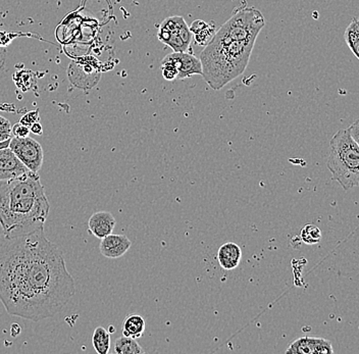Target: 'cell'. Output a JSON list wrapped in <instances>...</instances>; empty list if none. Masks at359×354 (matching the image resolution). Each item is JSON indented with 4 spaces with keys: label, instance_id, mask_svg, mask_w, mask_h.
<instances>
[{
    "label": "cell",
    "instance_id": "cell-1",
    "mask_svg": "<svg viewBox=\"0 0 359 354\" xmlns=\"http://www.w3.org/2000/svg\"><path fill=\"white\" fill-rule=\"evenodd\" d=\"M75 294L64 254L44 230L0 237V301L8 313L39 322L57 315Z\"/></svg>",
    "mask_w": 359,
    "mask_h": 354
},
{
    "label": "cell",
    "instance_id": "cell-2",
    "mask_svg": "<svg viewBox=\"0 0 359 354\" xmlns=\"http://www.w3.org/2000/svg\"><path fill=\"white\" fill-rule=\"evenodd\" d=\"M50 205L37 172L0 180V227L6 237L44 230Z\"/></svg>",
    "mask_w": 359,
    "mask_h": 354
},
{
    "label": "cell",
    "instance_id": "cell-3",
    "mask_svg": "<svg viewBox=\"0 0 359 354\" xmlns=\"http://www.w3.org/2000/svg\"><path fill=\"white\" fill-rule=\"evenodd\" d=\"M255 41L257 38H249L224 43L213 36L199 58L202 77L213 90L224 88L245 72Z\"/></svg>",
    "mask_w": 359,
    "mask_h": 354
},
{
    "label": "cell",
    "instance_id": "cell-4",
    "mask_svg": "<svg viewBox=\"0 0 359 354\" xmlns=\"http://www.w3.org/2000/svg\"><path fill=\"white\" fill-rule=\"evenodd\" d=\"M327 167L345 191L359 185V147L349 129L337 132L330 141Z\"/></svg>",
    "mask_w": 359,
    "mask_h": 354
},
{
    "label": "cell",
    "instance_id": "cell-5",
    "mask_svg": "<svg viewBox=\"0 0 359 354\" xmlns=\"http://www.w3.org/2000/svg\"><path fill=\"white\" fill-rule=\"evenodd\" d=\"M10 149L24 163L29 171L37 172L43 165V149L39 142L31 137H11Z\"/></svg>",
    "mask_w": 359,
    "mask_h": 354
},
{
    "label": "cell",
    "instance_id": "cell-6",
    "mask_svg": "<svg viewBox=\"0 0 359 354\" xmlns=\"http://www.w3.org/2000/svg\"><path fill=\"white\" fill-rule=\"evenodd\" d=\"M292 354H332L334 353L331 341L322 337L304 336L294 340L285 351Z\"/></svg>",
    "mask_w": 359,
    "mask_h": 354
},
{
    "label": "cell",
    "instance_id": "cell-7",
    "mask_svg": "<svg viewBox=\"0 0 359 354\" xmlns=\"http://www.w3.org/2000/svg\"><path fill=\"white\" fill-rule=\"evenodd\" d=\"M29 172L10 147L0 150V180L19 178Z\"/></svg>",
    "mask_w": 359,
    "mask_h": 354
},
{
    "label": "cell",
    "instance_id": "cell-8",
    "mask_svg": "<svg viewBox=\"0 0 359 354\" xmlns=\"http://www.w3.org/2000/svg\"><path fill=\"white\" fill-rule=\"evenodd\" d=\"M132 242L125 235L109 234L101 239L100 250L107 259H120L129 252Z\"/></svg>",
    "mask_w": 359,
    "mask_h": 354
},
{
    "label": "cell",
    "instance_id": "cell-9",
    "mask_svg": "<svg viewBox=\"0 0 359 354\" xmlns=\"http://www.w3.org/2000/svg\"><path fill=\"white\" fill-rule=\"evenodd\" d=\"M175 64L178 69V79L183 80L192 77L194 75L202 76V66L201 60L192 53H172Z\"/></svg>",
    "mask_w": 359,
    "mask_h": 354
},
{
    "label": "cell",
    "instance_id": "cell-10",
    "mask_svg": "<svg viewBox=\"0 0 359 354\" xmlns=\"http://www.w3.org/2000/svg\"><path fill=\"white\" fill-rule=\"evenodd\" d=\"M116 224V219L111 212H94L88 221V231L90 234L93 235L96 238L102 239L107 235L111 234Z\"/></svg>",
    "mask_w": 359,
    "mask_h": 354
},
{
    "label": "cell",
    "instance_id": "cell-11",
    "mask_svg": "<svg viewBox=\"0 0 359 354\" xmlns=\"http://www.w3.org/2000/svg\"><path fill=\"white\" fill-rule=\"evenodd\" d=\"M242 250L234 242L224 243L217 252V261L224 270L232 271L241 263Z\"/></svg>",
    "mask_w": 359,
    "mask_h": 354
},
{
    "label": "cell",
    "instance_id": "cell-12",
    "mask_svg": "<svg viewBox=\"0 0 359 354\" xmlns=\"http://www.w3.org/2000/svg\"><path fill=\"white\" fill-rule=\"evenodd\" d=\"M191 33L194 36L195 41L198 46H206L215 36V26L212 23H206L202 20H196L189 27Z\"/></svg>",
    "mask_w": 359,
    "mask_h": 354
},
{
    "label": "cell",
    "instance_id": "cell-13",
    "mask_svg": "<svg viewBox=\"0 0 359 354\" xmlns=\"http://www.w3.org/2000/svg\"><path fill=\"white\" fill-rule=\"evenodd\" d=\"M145 320L141 315H129L123 322V335L126 337L133 338V339H138L142 337L145 332Z\"/></svg>",
    "mask_w": 359,
    "mask_h": 354
},
{
    "label": "cell",
    "instance_id": "cell-14",
    "mask_svg": "<svg viewBox=\"0 0 359 354\" xmlns=\"http://www.w3.org/2000/svg\"><path fill=\"white\" fill-rule=\"evenodd\" d=\"M92 344L98 354L109 353L111 350V333L103 327H97L92 335Z\"/></svg>",
    "mask_w": 359,
    "mask_h": 354
},
{
    "label": "cell",
    "instance_id": "cell-15",
    "mask_svg": "<svg viewBox=\"0 0 359 354\" xmlns=\"http://www.w3.org/2000/svg\"><path fill=\"white\" fill-rule=\"evenodd\" d=\"M114 353L116 354H141L144 353L145 351L136 341V339L123 335L114 342Z\"/></svg>",
    "mask_w": 359,
    "mask_h": 354
},
{
    "label": "cell",
    "instance_id": "cell-16",
    "mask_svg": "<svg viewBox=\"0 0 359 354\" xmlns=\"http://www.w3.org/2000/svg\"><path fill=\"white\" fill-rule=\"evenodd\" d=\"M344 39L354 57L359 58V24L356 18H354L347 27L344 33Z\"/></svg>",
    "mask_w": 359,
    "mask_h": 354
},
{
    "label": "cell",
    "instance_id": "cell-17",
    "mask_svg": "<svg viewBox=\"0 0 359 354\" xmlns=\"http://www.w3.org/2000/svg\"><path fill=\"white\" fill-rule=\"evenodd\" d=\"M302 240L309 245L320 243L322 240V232H320V228L311 225V224L305 226L302 230Z\"/></svg>",
    "mask_w": 359,
    "mask_h": 354
},
{
    "label": "cell",
    "instance_id": "cell-18",
    "mask_svg": "<svg viewBox=\"0 0 359 354\" xmlns=\"http://www.w3.org/2000/svg\"><path fill=\"white\" fill-rule=\"evenodd\" d=\"M161 71H163V76L165 80L174 81L178 79V69H177L176 64H175L174 60L170 55L163 58V64H161Z\"/></svg>",
    "mask_w": 359,
    "mask_h": 354
},
{
    "label": "cell",
    "instance_id": "cell-19",
    "mask_svg": "<svg viewBox=\"0 0 359 354\" xmlns=\"http://www.w3.org/2000/svg\"><path fill=\"white\" fill-rule=\"evenodd\" d=\"M165 44L170 46L174 50V53H186L189 48V46L180 37L178 33H170V38H168Z\"/></svg>",
    "mask_w": 359,
    "mask_h": 354
},
{
    "label": "cell",
    "instance_id": "cell-20",
    "mask_svg": "<svg viewBox=\"0 0 359 354\" xmlns=\"http://www.w3.org/2000/svg\"><path fill=\"white\" fill-rule=\"evenodd\" d=\"M11 128L13 125L11 124L10 121L0 116V142L11 138Z\"/></svg>",
    "mask_w": 359,
    "mask_h": 354
},
{
    "label": "cell",
    "instance_id": "cell-21",
    "mask_svg": "<svg viewBox=\"0 0 359 354\" xmlns=\"http://www.w3.org/2000/svg\"><path fill=\"white\" fill-rule=\"evenodd\" d=\"M30 134V128L25 126L21 123L13 125L11 128V137L26 138Z\"/></svg>",
    "mask_w": 359,
    "mask_h": 354
},
{
    "label": "cell",
    "instance_id": "cell-22",
    "mask_svg": "<svg viewBox=\"0 0 359 354\" xmlns=\"http://www.w3.org/2000/svg\"><path fill=\"white\" fill-rule=\"evenodd\" d=\"M38 120H39V111H33L25 114L21 118V121H20V123L25 125V126L30 128L34 123L38 122Z\"/></svg>",
    "mask_w": 359,
    "mask_h": 354
},
{
    "label": "cell",
    "instance_id": "cell-23",
    "mask_svg": "<svg viewBox=\"0 0 359 354\" xmlns=\"http://www.w3.org/2000/svg\"><path fill=\"white\" fill-rule=\"evenodd\" d=\"M359 123L358 121H356V122H354L353 124L351 125L348 129H349L350 134H351L352 137H353L354 140L356 141V142L358 143V134H359V130L358 126Z\"/></svg>",
    "mask_w": 359,
    "mask_h": 354
},
{
    "label": "cell",
    "instance_id": "cell-24",
    "mask_svg": "<svg viewBox=\"0 0 359 354\" xmlns=\"http://www.w3.org/2000/svg\"><path fill=\"white\" fill-rule=\"evenodd\" d=\"M30 131L36 135H42V133H43V129H42L41 124L39 122L34 123L32 126L30 127Z\"/></svg>",
    "mask_w": 359,
    "mask_h": 354
},
{
    "label": "cell",
    "instance_id": "cell-25",
    "mask_svg": "<svg viewBox=\"0 0 359 354\" xmlns=\"http://www.w3.org/2000/svg\"><path fill=\"white\" fill-rule=\"evenodd\" d=\"M10 141L11 139H8V140L2 141V142H0V150L8 149V147H10Z\"/></svg>",
    "mask_w": 359,
    "mask_h": 354
},
{
    "label": "cell",
    "instance_id": "cell-26",
    "mask_svg": "<svg viewBox=\"0 0 359 354\" xmlns=\"http://www.w3.org/2000/svg\"><path fill=\"white\" fill-rule=\"evenodd\" d=\"M109 333H114V327H109Z\"/></svg>",
    "mask_w": 359,
    "mask_h": 354
}]
</instances>
